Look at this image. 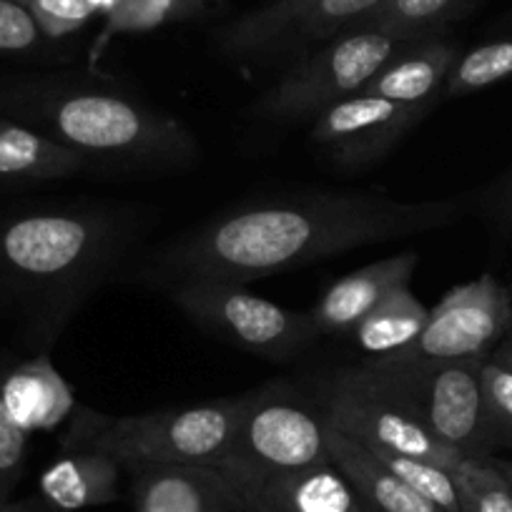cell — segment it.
<instances>
[{"instance_id":"cell-1","label":"cell","mask_w":512,"mask_h":512,"mask_svg":"<svg viewBox=\"0 0 512 512\" xmlns=\"http://www.w3.org/2000/svg\"><path fill=\"white\" fill-rule=\"evenodd\" d=\"M455 216L452 201L405 204L332 191L254 201L166 244L151 259V277L171 287L256 282L349 249L427 234Z\"/></svg>"},{"instance_id":"cell-2","label":"cell","mask_w":512,"mask_h":512,"mask_svg":"<svg viewBox=\"0 0 512 512\" xmlns=\"http://www.w3.org/2000/svg\"><path fill=\"white\" fill-rule=\"evenodd\" d=\"M13 121L76 151L96 169H179L199 159V144L171 113L88 83L23 81L0 88Z\"/></svg>"},{"instance_id":"cell-3","label":"cell","mask_w":512,"mask_h":512,"mask_svg":"<svg viewBox=\"0 0 512 512\" xmlns=\"http://www.w3.org/2000/svg\"><path fill=\"white\" fill-rule=\"evenodd\" d=\"M131 241V219L103 209H56L0 219V284L28 299L53 342Z\"/></svg>"},{"instance_id":"cell-4","label":"cell","mask_w":512,"mask_h":512,"mask_svg":"<svg viewBox=\"0 0 512 512\" xmlns=\"http://www.w3.org/2000/svg\"><path fill=\"white\" fill-rule=\"evenodd\" d=\"M244 395L196 407L108 417L78 407L63 450H98L123 470L146 465H219L239 422Z\"/></svg>"},{"instance_id":"cell-5","label":"cell","mask_w":512,"mask_h":512,"mask_svg":"<svg viewBox=\"0 0 512 512\" xmlns=\"http://www.w3.org/2000/svg\"><path fill=\"white\" fill-rule=\"evenodd\" d=\"M327 427L322 402L309 400L289 382H269L244 392L229 452L216 467L231 485H249L329 462Z\"/></svg>"},{"instance_id":"cell-6","label":"cell","mask_w":512,"mask_h":512,"mask_svg":"<svg viewBox=\"0 0 512 512\" xmlns=\"http://www.w3.org/2000/svg\"><path fill=\"white\" fill-rule=\"evenodd\" d=\"M485 359L387 362L367 359L364 374L405 405L432 435L465 457H482L495 427L482 384Z\"/></svg>"},{"instance_id":"cell-7","label":"cell","mask_w":512,"mask_h":512,"mask_svg":"<svg viewBox=\"0 0 512 512\" xmlns=\"http://www.w3.org/2000/svg\"><path fill=\"white\" fill-rule=\"evenodd\" d=\"M410 43L382 31L354 28L294 63L277 86L269 88L254 111L267 121H314L334 103L362 93L384 63Z\"/></svg>"},{"instance_id":"cell-8","label":"cell","mask_w":512,"mask_h":512,"mask_svg":"<svg viewBox=\"0 0 512 512\" xmlns=\"http://www.w3.org/2000/svg\"><path fill=\"white\" fill-rule=\"evenodd\" d=\"M176 307L211 334L267 359H289L319 337L309 312H294L231 282H181Z\"/></svg>"},{"instance_id":"cell-9","label":"cell","mask_w":512,"mask_h":512,"mask_svg":"<svg viewBox=\"0 0 512 512\" xmlns=\"http://www.w3.org/2000/svg\"><path fill=\"white\" fill-rule=\"evenodd\" d=\"M319 402L337 430L374 452L420 457L445 470H455L465 460V455L437 440L405 405L374 384L362 367L334 374Z\"/></svg>"},{"instance_id":"cell-10","label":"cell","mask_w":512,"mask_h":512,"mask_svg":"<svg viewBox=\"0 0 512 512\" xmlns=\"http://www.w3.org/2000/svg\"><path fill=\"white\" fill-rule=\"evenodd\" d=\"M379 3L382 0H272L221 28L216 46L236 61L274 58L352 31Z\"/></svg>"},{"instance_id":"cell-11","label":"cell","mask_w":512,"mask_h":512,"mask_svg":"<svg viewBox=\"0 0 512 512\" xmlns=\"http://www.w3.org/2000/svg\"><path fill=\"white\" fill-rule=\"evenodd\" d=\"M512 322V299L490 274L460 284L430 309L427 327L402 352L387 362H452L487 359V352L505 337Z\"/></svg>"},{"instance_id":"cell-12","label":"cell","mask_w":512,"mask_h":512,"mask_svg":"<svg viewBox=\"0 0 512 512\" xmlns=\"http://www.w3.org/2000/svg\"><path fill=\"white\" fill-rule=\"evenodd\" d=\"M430 108L405 106L379 96L357 93L319 113L309 139L329 159L347 169H362L390 154Z\"/></svg>"},{"instance_id":"cell-13","label":"cell","mask_w":512,"mask_h":512,"mask_svg":"<svg viewBox=\"0 0 512 512\" xmlns=\"http://www.w3.org/2000/svg\"><path fill=\"white\" fill-rule=\"evenodd\" d=\"M231 487L239 512H372L332 460Z\"/></svg>"},{"instance_id":"cell-14","label":"cell","mask_w":512,"mask_h":512,"mask_svg":"<svg viewBox=\"0 0 512 512\" xmlns=\"http://www.w3.org/2000/svg\"><path fill=\"white\" fill-rule=\"evenodd\" d=\"M136 512H239L229 477L216 465H146L131 470Z\"/></svg>"},{"instance_id":"cell-15","label":"cell","mask_w":512,"mask_h":512,"mask_svg":"<svg viewBox=\"0 0 512 512\" xmlns=\"http://www.w3.org/2000/svg\"><path fill=\"white\" fill-rule=\"evenodd\" d=\"M420 256L415 251L387 256L379 262L367 264L347 277L337 279L317 307L309 312L319 334H344L352 332L377 304L395 294L397 289L410 287Z\"/></svg>"},{"instance_id":"cell-16","label":"cell","mask_w":512,"mask_h":512,"mask_svg":"<svg viewBox=\"0 0 512 512\" xmlns=\"http://www.w3.org/2000/svg\"><path fill=\"white\" fill-rule=\"evenodd\" d=\"M0 397L23 432L56 430L76 415V395L46 354L0 374Z\"/></svg>"},{"instance_id":"cell-17","label":"cell","mask_w":512,"mask_h":512,"mask_svg":"<svg viewBox=\"0 0 512 512\" xmlns=\"http://www.w3.org/2000/svg\"><path fill=\"white\" fill-rule=\"evenodd\" d=\"M460 58L457 43L445 38H425L402 48L390 63L379 68L377 76L362 88L367 96L387 98L405 106L430 108L450 78Z\"/></svg>"},{"instance_id":"cell-18","label":"cell","mask_w":512,"mask_h":512,"mask_svg":"<svg viewBox=\"0 0 512 512\" xmlns=\"http://www.w3.org/2000/svg\"><path fill=\"white\" fill-rule=\"evenodd\" d=\"M327 450L334 467L372 512H442L407 487L369 447L337 430L332 422L327 427Z\"/></svg>"},{"instance_id":"cell-19","label":"cell","mask_w":512,"mask_h":512,"mask_svg":"<svg viewBox=\"0 0 512 512\" xmlns=\"http://www.w3.org/2000/svg\"><path fill=\"white\" fill-rule=\"evenodd\" d=\"M121 470L98 450H71L41 475L43 502L63 512L101 507L121 495Z\"/></svg>"},{"instance_id":"cell-20","label":"cell","mask_w":512,"mask_h":512,"mask_svg":"<svg viewBox=\"0 0 512 512\" xmlns=\"http://www.w3.org/2000/svg\"><path fill=\"white\" fill-rule=\"evenodd\" d=\"M91 169L96 166L76 151L56 144L13 118H0V181L41 184L71 179Z\"/></svg>"},{"instance_id":"cell-21","label":"cell","mask_w":512,"mask_h":512,"mask_svg":"<svg viewBox=\"0 0 512 512\" xmlns=\"http://www.w3.org/2000/svg\"><path fill=\"white\" fill-rule=\"evenodd\" d=\"M430 309L410 292V287L397 289L372 309L352 329V342L367 354V359L390 357L410 347L422 329L427 327Z\"/></svg>"},{"instance_id":"cell-22","label":"cell","mask_w":512,"mask_h":512,"mask_svg":"<svg viewBox=\"0 0 512 512\" xmlns=\"http://www.w3.org/2000/svg\"><path fill=\"white\" fill-rule=\"evenodd\" d=\"M470 6L472 0H382L354 28H372L397 41L417 43L435 38Z\"/></svg>"},{"instance_id":"cell-23","label":"cell","mask_w":512,"mask_h":512,"mask_svg":"<svg viewBox=\"0 0 512 512\" xmlns=\"http://www.w3.org/2000/svg\"><path fill=\"white\" fill-rule=\"evenodd\" d=\"M462 512H512V485L485 457H465L452 470Z\"/></svg>"},{"instance_id":"cell-24","label":"cell","mask_w":512,"mask_h":512,"mask_svg":"<svg viewBox=\"0 0 512 512\" xmlns=\"http://www.w3.org/2000/svg\"><path fill=\"white\" fill-rule=\"evenodd\" d=\"M512 78V38L462 53L445 83V96L460 98Z\"/></svg>"},{"instance_id":"cell-25","label":"cell","mask_w":512,"mask_h":512,"mask_svg":"<svg viewBox=\"0 0 512 512\" xmlns=\"http://www.w3.org/2000/svg\"><path fill=\"white\" fill-rule=\"evenodd\" d=\"M221 0H118L111 8L113 31H146L164 23L194 21L214 11Z\"/></svg>"},{"instance_id":"cell-26","label":"cell","mask_w":512,"mask_h":512,"mask_svg":"<svg viewBox=\"0 0 512 512\" xmlns=\"http://www.w3.org/2000/svg\"><path fill=\"white\" fill-rule=\"evenodd\" d=\"M374 455L390 467L407 487H412L417 495L425 497L435 507H440L442 512H462L452 470H445V467L435 465V462L420 460V457L395 455V452H374Z\"/></svg>"},{"instance_id":"cell-27","label":"cell","mask_w":512,"mask_h":512,"mask_svg":"<svg viewBox=\"0 0 512 512\" xmlns=\"http://www.w3.org/2000/svg\"><path fill=\"white\" fill-rule=\"evenodd\" d=\"M48 46L21 0H0V58H41Z\"/></svg>"},{"instance_id":"cell-28","label":"cell","mask_w":512,"mask_h":512,"mask_svg":"<svg viewBox=\"0 0 512 512\" xmlns=\"http://www.w3.org/2000/svg\"><path fill=\"white\" fill-rule=\"evenodd\" d=\"M48 41H63L93 18L98 0H23Z\"/></svg>"},{"instance_id":"cell-29","label":"cell","mask_w":512,"mask_h":512,"mask_svg":"<svg viewBox=\"0 0 512 512\" xmlns=\"http://www.w3.org/2000/svg\"><path fill=\"white\" fill-rule=\"evenodd\" d=\"M28 432H23L8 415L0 397V502H11L13 490L26 472Z\"/></svg>"},{"instance_id":"cell-30","label":"cell","mask_w":512,"mask_h":512,"mask_svg":"<svg viewBox=\"0 0 512 512\" xmlns=\"http://www.w3.org/2000/svg\"><path fill=\"white\" fill-rule=\"evenodd\" d=\"M482 384L495 427L502 425L512 430V369L487 357L482 364Z\"/></svg>"},{"instance_id":"cell-31","label":"cell","mask_w":512,"mask_h":512,"mask_svg":"<svg viewBox=\"0 0 512 512\" xmlns=\"http://www.w3.org/2000/svg\"><path fill=\"white\" fill-rule=\"evenodd\" d=\"M490 359L492 362H497V364H502V367H507V369H512V337L507 339L505 344H502V347H497L495 352L490 354Z\"/></svg>"},{"instance_id":"cell-32","label":"cell","mask_w":512,"mask_h":512,"mask_svg":"<svg viewBox=\"0 0 512 512\" xmlns=\"http://www.w3.org/2000/svg\"><path fill=\"white\" fill-rule=\"evenodd\" d=\"M23 512H63V510H56V507H51V505H36V502H23Z\"/></svg>"},{"instance_id":"cell-33","label":"cell","mask_w":512,"mask_h":512,"mask_svg":"<svg viewBox=\"0 0 512 512\" xmlns=\"http://www.w3.org/2000/svg\"><path fill=\"white\" fill-rule=\"evenodd\" d=\"M0 512H23V502H0Z\"/></svg>"},{"instance_id":"cell-34","label":"cell","mask_w":512,"mask_h":512,"mask_svg":"<svg viewBox=\"0 0 512 512\" xmlns=\"http://www.w3.org/2000/svg\"><path fill=\"white\" fill-rule=\"evenodd\" d=\"M495 465L500 467V470H502V475H505V477H507V482H510V485H512V462H502V460H495Z\"/></svg>"},{"instance_id":"cell-35","label":"cell","mask_w":512,"mask_h":512,"mask_svg":"<svg viewBox=\"0 0 512 512\" xmlns=\"http://www.w3.org/2000/svg\"><path fill=\"white\" fill-rule=\"evenodd\" d=\"M0 289H3V284H0Z\"/></svg>"},{"instance_id":"cell-36","label":"cell","mask_w":512,"mask_h":512,"mask_svg":"<svg viewBox=\"0 0 512 512\" xmlns=\"http://www.w3.org/2000/svg\"><path fill=\"white\" fill-rule=\"evenodd\" d=\"M21 3H23V0H21Z\"/></svg>"}]
</instances>
